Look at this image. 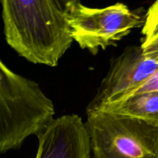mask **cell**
<instances>
[{
    "label": "cell",
    "instance_id": "obj_5",
    "mask_svg": "<svg viewBox=\"0 0 158 158\" xmlns=\"http://www.w3.org/2000/svg\"><path fill=\"white\" fill-rule=\"evenodd\" d=\"M157 69L158 60L145 56L141 46L127 47L112 61L107 75L86 107V114L97 110L106 103L123 99Z\"/></svg>",
    "mask_w": 158,
    "mask_h": 158
},
{
    "label": "cell",
    "instance_id": "obj_3",
    "mask_svg": "<svg viewBox=\"0 0 158 158\" xmlns=\"http://www.w3.org/2000/svg\"><path fill=\"white\" fill-rule=\"evenodd\" d=\"M94 158H158V127L103 110L87 114Z\"/></svg>",
    "mask_w": 158,
    "mask_h": 158
},
{
    "label": "cell",
    "instance_id": "obj_9",
    "mask_svg": "<svg viewBox=\"0 0 158 158\" xmlns=\"http://www.w3.org/2000/svg\"><path fill=\"white\" fill-rule=\"evenodd\" d=\"M154 91H158V69L148 80H146L144 83L140 85L138 87L133 89L125 97H131V96L141 94V93L154 92ZM125 97H123V98H125Z\"/></svg>",
    "mask_w": 158,
    "mask_h": 158
},
{
    "label": "cell",
    "instance_id": "obj_4",
    "mask_svg": "<svg viewBox=\"0 0 158 158\" xmlns=\"http://www.w3.org/2000/svg\"><path fill=\"white\" fill-rule=\"evenodd\" d=\"M73 40L94 55L114 46L136 28L143 26V9H131L123 3L102 9L90 8L77 0L66 2Z\"/></svg>",
    "mask_w": 158,
    "mask_h": 158
},
{
    "label": "cell",
    "instance_id": "obj_2",
    "mask_svg": "<svg viewBox=\"0 0 158 158\" xmlns=\"http://www.w3.org/2000/svg\"><path fill=\"white\" fill-rule=\"evenodd\" d=\"M55 106L33 80L0 61V153L19 149L29 136L40 137L53 122Z\"/></svg>",
    "mask_w": 158,
    "mask_h": 158
},
{
    "label": "cell",
    "instance_id": "obj_7",
    "mask_svg": "<svg viewBox=\"0 0 158 158\" xmlns=\"http://www.w3.org/2000/svg\"><path fill=\"white\" fill-rule=\"evenodd\" d=\"M97 110L138 119L158 127V91L125 97L118 101L106 103Z\"/></svg>",
    "mask_w": 158,
    "mask_h": 158
},
{
    "label": "cell",
    "instance_id": "obj_1",
    "mask_svg": "<svg viewBox=\"0 0 158 158\" xmlns=\"http://www.w3.org/2000/svg\"><path fill=\"white\" fill-rule=\"evenodd\" d=\"M67 1H1L6 40L20 56L55 67L73 38Z\"/></svg>",
    "mask_w": 158,
    "mask_h": 158
},
{
    "label": "cell",
    "instance_id": "obj_6",
    "mask_svg": "<svg viewBox=\"0 0 158 158\" xmlns=\"http://www.w3.org/2000/svg\"><path fill=\"white\" fill-rule=\"evenodd\" d=\"M37 138L35 158H91L89 133L86 123L77 114L55 119Z\"/></svg>",
    "mask_w": 158,
    "mask_h": 158
},
{
    "label": "cell",
    "instance_id": "obj_8",
    "mask_svg": "<svg viewBox=\"0 0 158 158\" xmlns=\"http://www.w3.org/2000/svg\"><path fill=\"white\" fill-rule=\"evenodd\" d=\"M140 46L145 56L158 60V1L153 3L145 16Z\"/></svg>",
    "mask_w": 158,
    "mask_h": 158
}]
</instances>
